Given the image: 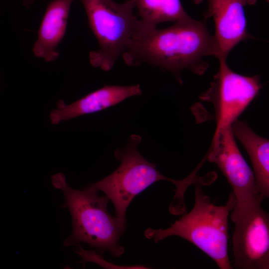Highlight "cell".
Masks as SVG:
<instances>
[{
  "mask_svg": "<svg viewBox=\"0 0 269 269\" xmlns=\"http://www.w3.org/2000/svg\"><path fill=\"white\" fill-rule=\"evenodd\" d=\"M141 94L139 84L105 86L69 105L59 100L57 103V109L50 113V121L51 124L56 125L62 121H69L80 116L100 112L128 98Z\"/></svg>",
  "mask_w": 269,
  "mask_h": 269,
  "instance_id": "obj_10",
  "label": "cell"
},
{
  "mask_svg": "<svg viewBox=\"0 0 269 269\" xmlns=\"http://www.w3.org/2000/svg\"><path fill=\"white\" fill-rule=\"evenodd\" d=\"M219 64L209 88L199 96L214 108L216 128L214 135L238 120L262 87L259 75H242L233 71L226 61H220Z\"/></svg>",
  "mask_w": 269,
  "mask_h": 269,
  "instance_id": "obj_7",
  "label": "cell"
},
{
  "mask_svg": "<svg viewBox=\"0 0 269 269\" xmlns=\"http://www.w3.org/2000/svg\"><path fill=\"white\" fill-rule=\"evenodd\" d=\"M141 137L132 135L125 147L114 152L121 162L117 169L105 178L86 186L97 192L102 191L113 203L115 216L126 221L127 209L134 198L153 183L165 180L176 187V192L182 191L185 179L178 180L167 177L158 171L156 165L148 161L138 151Z\"/></svg>",
  "mask_w": 269,
  "mask_h": 269,
  "instance_id": "obj_5",
  "label": "cell"
},
{
  "mask_svg": "<svg viewBox=\"0 0 269 269\" xmlns=\"http://www.w3.org/2000/svg\"><path fill=\"white\" fill-rule=\"evenodd\" d=\"M261 203L232 220L233 268L269 269V215Z\"/></svg>",
  "mask_w": 269,
  "mask_h": 269,
  "instance_id": "obj_8",
  "label": "cell"
},
{
  "mask_svg": "<svg viewBox=\"0 0 269 269\" xmlns=\"http://www.w3.org/2000/svg\"><path fill=\"white\" fill-rule=\"evenodd\" d=\"M35 0H23V5L26 8L29 9Z\"/></svg>",
  "mask_w": 269,
  "mask_h": 269,
  "instance_id": "obj_14",
  "label": "cell"
},
{
  "mask_svg": "<svg viewBox=\"0 0 269 269\" xmlns=\"http://www.w3.org/2000/svg\"><path fill=\"white\" fill-rule=\"evenodd\" d=\"M235 204L233 192L225 205L214 204L197 184L194 206L189 212L166 229H147L144 236L156 243L169 236L180 237L204 252L220 269H233L228 251V217Z\"/></svg>",
  "mask_w": 269,
  "mask_h": 269,
  "instance_id": "obj_3",
  "label": "cell"
},
{
  "mask_svg": "<svg viewBox=\"0 0 269 269\" xmlns=\"http://www.w3.org/2000/svg\"><path fill=\"white\" fill-rule=\"evenodd\" d=\"M99 48L89 53L90 64L111 70L130 44L139 20L134 14L135 0L118 3L113 0H80Z\"/></svg>",
  "mask_w": 269,
  "mask_h": 269,
  "instance_id": "obj_4",
  "label": "cell"
},
{
  "mask_svg": "<svg viewBox=\"0 0 269 269\" xmlns=\"http://www.w3.org/2000/svg\"><path fill=\"white\" fill-rule=\"evenodd\" d=\"M206 157L209 162L217 165L232 188L235 204L231 219L246 213L264 200L256 192L254 173L238 148L231 126L213 136Z\"/></svg>",
  "mask_w": 269,
  "mask_h": 269,
  "instance_id": "obj_6",
  "label": "cell"
},
{
  "mask_svg": "<svg viewBox=\"0 0 269 269\" xmlns=\"http://www.w3.org/2000/svg\"><path fill=\"white\" fill-rule=\"evenodd\" d=\"M235 138L243 144L251 160L257 193L265 199L269 196V141L257 134L244 121L231 125Z\"/></svg>",
  "mask_w": 269,
  "mask_h": 269,
  "instance_id": "obj_12",
  "label": "cell"
},
{
  "mask_svg": "<svg viewBox=\"0 0 269 269\" xmlns=\"http://www.w3.org/2000/svg\"><path fill=\"white\" fill-rule=\"evenodd\" d=\"M51 182L54 187L62 191L63 207L69 210L72 220V232L63 245L68 247L84 243L101 253L109 251L115 258L122 255L125 248L120 244V239L127 223L109 213L108 197L99 196L98 192L86 187L83 190L72 188L62 173L53 175Z\"/></svg>",
  "mask_w": 269,
  "mask_h": 269,
  "instance_id": "obj_2",
  "label": "cell"
},
{
  "mask_svg": "<svg viewBox=\"0 0 269 269\" xmlns=\"http://www.w3.org/2000/svg\"><path fill=\"white\" fill-rule=\"evenodd\" d=\"M258 0H193L195 4L207 3L204 16L212 18L215 25L212 56L219 61H226L233 50L241 41L253 38L247 30L244 7L255 5Z\"/></svg>",
  "mask_w": 269,
  "mask_h": 269,
  "instance_id": "obj_9",
  "label": "cell"
},
{
  "mask_svg": "<svg viewBox=\"0 0 269 269\" xmlns=\"http://www.w3.org/2000/svg\"><path fill=\"white\" fill-rule=\"evenodd\" d=\"M214 41L206 19L198 21L189 17L162 29L139 24L130 44L122 55L130 66L149 64L170 72L182 83L180 74L187 69L203 75L209 64L203 60L212 56Z\"/></svg>",
  "mask_w": 269,
  "mask_h": 269,
  "instance_id": "obj_1",
  "label": "cell"
},
{
  "mask_svg": "<svg viewBox=\"0 0 269 269\" xmlns=\"http://www.w3.org/2000/svg\"><path fill=\"white\" fill-rule=\"evenodd\" d=\"M75 0H52L48 4L38 32L32 52L49 62L59 56L58 46L66 31L71 4Z\"/></svg>",
  "mask_w": 269,
  "mask_h": 269,
  "instance_id": "obj_11",
  "label": "cell"
},
{
  "mask_svg": "<svg viewBox=\"0 0 269 269\" xmlns=\"http://www.w3.org/2000/svg\"><path fill=\"white\" fill-rule=\"evenodd\" d=\"M137 16L148 27L189 17L180 0H134Z\"/></svg>",
  "mask_w": 269,
  "mask_h": 269,
  "instance_id": "obj_13",
  "label": "cell"
}]
</instances>
